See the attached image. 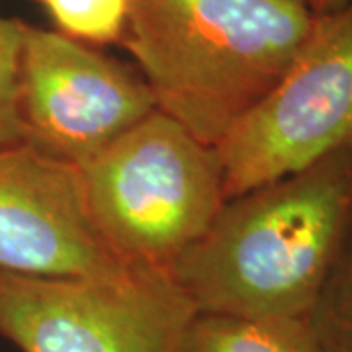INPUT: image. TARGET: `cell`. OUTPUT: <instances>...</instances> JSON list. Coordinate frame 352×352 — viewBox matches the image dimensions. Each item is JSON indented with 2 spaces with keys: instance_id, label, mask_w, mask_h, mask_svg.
Returning a JSON list of instances; mask_svg holds the SVG:
<instances>
[{
  "instance_id": "1",
  "label": "cell",
  "mask_w": 352,
  "mask_h": 352,
  "mask_svg": "<svg viewBox=\"0 0 352 352\" xmlns=\"http://www.w3.org/2000/svg\"><path fill=\"white\" fill-rule=\"evenodd\" d=\"M352 219V147L227 200L168 268L198 315L309 317Z\"/></svg>"
},
{
  "instance_id": "2",
  "label": "cell",
  "mask_w": 352,
  "mask_h": 352,
  "mask_svg": "<svg viewBox=\"0 0 352 352\" xmlns=\"http://www.w3.org/2000/svg\"><path fill=\"white\" fill-rule=\"evenodd\" d=\"M305 0H129L122 45L157 110L217 147L314 32Z\"/></svg>"
},
{
  "instance_id": "3",
  "label": "cell",
  "mask_w": 352,
  "mask_h": 352,
  "mask_svg": "<svg viewBox=\"0 0 352 352\" xmlns=\"http://www.w3.org/2000/svg\"><path fill=\"white\" fill-rule=\"evenodd\" d=\"M96 233L126 266L168 270L226 204L217 149L161 110L78 166Z\"/></svg>"
},
{
  "instance_id": "4",
  "label": "cell",
  "mask_w": 352,
  "mask_h": 352,
  "mask_svg": "<svg viewBox=\"0 0 352 352\" xmlns=\"http://www.w3.org/2000/svg\"><path fill=\"white\" fill-rule=\"evenodd\" d=\"M196 317L163 268L88 278L0 270V337L22 352H190Z\"/></svg>"
},
{
  "instance_id": "5",
  "label": "cell",
  "mask_w": 352,
  "mask_h": 352,
  "mask_svg": "<svg viewBox=\"0 0 352 352\" xmlns=\"http://www.w3.org/2000/svg\"><path fill=\"white\" fill-rule=\"evenodd\" d=\"M352 147V2L319 14L284 76L215 149L226 201Z\"/></svg>"
},
{
  "instance_id": "6",
  "label": "cell",
  "mask_w": 352,
  "mask_h": 352,
  "mask_svg": "<svg viewBox=\"0 0 352 352\" xmlns=\"http://www.w3.org/2000/svg\"><path fill=\"white\" fill-rule=\"evenodd\" d=\"M155 110L133 67L55 30L24 25L16 92L22 143L78 168Z\"/></svg>"
},
{
  "instance_id": "7",
  "label": "cell",
  "mask_w": 352,
  "mask_h": 352,
  "mask_svg": "<svg viewBox=\"0 0 352 352\" xmlns=\"http://www.w3.org/2000/svg\"><path fill=\"white\" fill-rule=\"evenodd\" d=\"M126 268L88 217L76 166L25 143L0 151V270L88 278Z\"/></svg>"
},
{
  "instance_id": "8",
  "label": "cell",
  "mask_w": 352,
  "mask_h": 352,
  "mask_svg": "<svg viewBox=\"0 0 352 352\" xmlns=\"http://www.w3.org/2000/svg\"><path fill=\"white\" fill-rule=\"evenodd\" d=\"M190 352H321L307 317L243 319L198 315Z\"/></svg>"
},
{
  "instance_id": "9",
  "label": "cell",
  "mask_w": 352,
  "mask_h": 352,
  "mask_svg": "<svg viewBox=\"0 0 352 352\" xmlns=\"http://www.w3.org/2000/svg\"><path fill=\"white\" fill-rule=\"evenodd\" d=\"M307 319L321 352H352V219Z\"/></svg>"
},
{
  "instance_id": "10",
  "label": "cell",
  "mask_w": 352,
  "mask_h": 352,
  "mask_svg": "<svg viewBox=\"0 0 352 352\" xmlns=\"http://www.w3.org/2000/svg\"><path fill=\"white\" fill-rule=\"evenodd\" d=\"M47 8L55 32L67 38L104 45L120 43L127 24L129 0H41Z\"/></svg>"
},
{
  "instance_id": "11",
  "label": "cell",
  "mask_w": 352,
  "mask_h": 352,
  "mask_svg": "<svg viewBox=\"0 0 352 352\" xmlns=\"http://www.w3.org/2000/svg\"><path fill=\"white\" fill-rule=\"evenodd\" d=\"M24 25L22 20L0 16V151L22 143L16 92Z\"/></svg>"
},
{
  "instance_id": "12",
  "label": "cell",
  "mask_w": 352,
  "mask_h": 352,
  "mask_svg": "<svg viewBox=\"0 0 352 352\" xmlns=\"http://www.w3.org/2000/svg\"><path fill=\"white\" fill-rule=\"evenodd\" d=\"M352 0H311V8L317 14L337 12L342 6H346Z\"/></svg>"
},
{
  "instance_id": "13",
  "label": "cell",
  "mask_w": 352,
  "mask_h": 352,
  "mask_svg": "<svg viewBox=\"0 0 352 352\" xmlns=\"http://www.w3.org/2000/svg\"><path fill=\"white\" fill-rule=\"evenodd\" d=\"M305 2H307V4H309V6H311V0H305Z\"/></svg>"
}]
</instances>
